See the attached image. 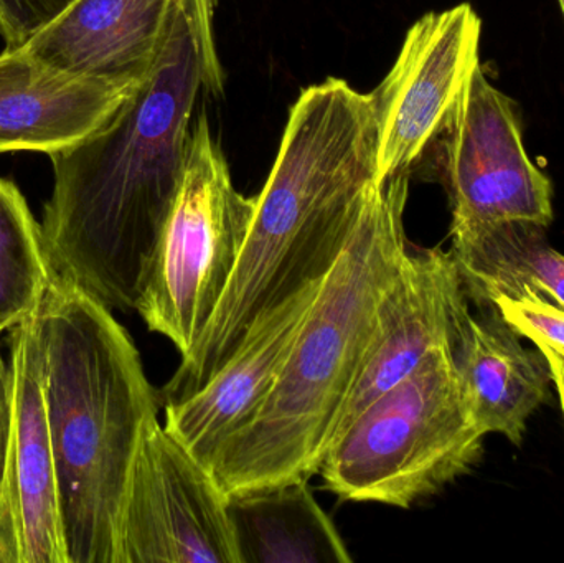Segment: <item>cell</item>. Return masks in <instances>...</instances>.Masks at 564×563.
Wrapping results in <instances>:
<instances>
[{
	"label": "cell",
	"mask_w": 564,
	"mask_h": 563,
	"mask_svg": "<svg viewBox=\"0 0 564 563\" xmlns=\"http://www.w3.org/2000/svg\"><path fill=\"white\" fill-rule=\"evenodd\" d=\"M482 20L470 3L421 17L373 93L378 185L411 174L479 65Z\"/></svg>",
	"instance_id": "cell-9"
},
{
	"label": "cell",
	"mask_w": 564,
	"mask_h": 563,
	"mask_svg": "<svg viewBox=\"0 0 564 563\" xmlns=\"http://www.w3.org/2000/svg\"><path fill=\"white\" fill-rule=\"evenodd\" d=\"M50 283L40 224L19 187L0 177V336L39 307Z\"/></svg>",
	"instance_id": "cell-18"
},
{
	"label": "cell",
	"mask_w": 564,
	"mask_h": 563,
	"mask_svg": "<svg viewBox=\"0 0 564 563\" xmlns=\"http://www.w3.org/2000/svg\"><path fill=\"white\" fill-rule=\"evenodd\" d=\"M411 174L378 185L347 247L325 274L280 379L210 465L227 496L311 481L377 327L378 307L410 250Z\"/></svg>",
	"instance_id": "cell-3"
},
{
	"label": "cell",
	"mask_w": 564,
	"mask_h": 563,
	"mask_svg": "<svg viewBox=\"0 0 564 563\" xmlns=\"http://www.w3.org/2000/svg\"><path fill=\"white\" fill-rule=\"evenodd\" d=\"M378 145L370 95L338 78L301 93L227 293L200 340L158 390L161 407L198 392L264 311L332 270L378 187Z\"/></svg>",
	"instance_id": "cell-2"
},
{
	"label": "cell",
	"mask_w": 564,
	"mask_h": 563,
	"mask_svg": "<svg viewBox=\"0 0 564 563\" xmlns=\"http://www.w3.org/2000/svg\"><path fill=\"white\" fill-rule=\"evenodd\" d=\"M257 197L235 187L227 158L198 115L184 181L152 255L135 313L181 356L200 340L227 293Z\"/></svg>",
	"instance_id": "cell-6"
},
{
	"label": "cell",
	"mask_w": 564,
	"mask_h": 563,
	"mask_svg": "<svg viewBox=\"0 0 564 563\" xmlns=\"http://www.w3.org/2000/svg\"><path fill=\"white\" fill-rule=\"evenodd\" d=\"M13 397L10 367L0 354V508L9 502V462L12 442Z\"/></svg>",
	"instance_id": "cell-21"
},
{
	"label": "cell",
	"mask_w": 564,
	"mask_h": 563,
	"mask_svg": "<svg viewBox=\"0 0 564 563\" xmlns=\"http://www.w3.org/2000/svg\"><path fill=\"white\" fill-rule=\"evenodd\" d=\"M470 314L469 296L451 251L408 250L378 307L377 327L330 443L433 350H453Z\"/></svg>",
	"instance_id": "cell-10"
},
{
	"label": "cell",
	"mask_w": 564,
	"mask_h": 563,
	"mask_svg": "<svg viewBox=\"0 0 564 563\" xmlns=\"http://www.w3.org/2000/svg\"><path fill=\"white\" fill-rule=\"evenodd\" d=\"M421 169L446 188L453 241L506 221L550 227L555 218L553 184L527 151L519 105L480 63L414 171Z\"/></svg>",
	"instance_id": "cell-7"
},
{
	"label": "cell",
	"mask_w": 564,
	"mask_h": 563,
	"mask_svg": "<svg viewBox=\"0 0 564 563\" xmlns=\"http://www.w3.org/2000/svg\"><path fill=\"white\" fill-rule=\"evenodd\" d=\"M175 0H75L22 46L76 78L139 83L161 50Z\"/></svg>",
	"instance_id": "cell-14"
},
{
	"label": "cell",
	"mask_w": 564,
	"mask_h": 563,
	"mask_svg": "<svg viewBox=\"0 0 564 563\" xmlns=\"http://www.w3.org/2000/svg\"><path fill=\"white\" fill-rule=\"evenodd\" d=\"M479 310L460 329L454 362L480 432L520 445L530 416L549 400L552 366L539 347L523 346L496 306Z\"/></svg>",
	"instance_id": "cell-15"
},
{
	"label": "cell",
	"mask_w": 564,
	"mask_h": 563,
	"mask_svg": "<svg viewBox=\"0 0 564 563\" xmlns=\"http://www.w3.org/2000/svg\"><path fill=\"white\" fill-rule=\"evenodd\" d=\"M533 221H506L453 241L467 296L477 307L499 297H540L564 310V255Z\"/></svg>",
	"instance_id": "cell-17"
},
{
	"label": "cell",
	"mask_w": 564,
	"mask_h": 563,
	"mask_svg": "<svg viewBox=\"0 0 564 563\" xmlns=\"http://www.w3.org/2000/svg\"><path fill=\"white\" fill-rule=\"evenodd\" d=\"M546 359H549L550 366H552L553 383L556 387V393H558L560 405H562L564 416V359L562 356L550 349V347L543 346V344H535Z\"/></svg>",
	"instance_id": "cell-23"
},
{
	"label": "cell",
	"mask_w": 564,
	"mask_h": 563,
	"mask_svg": "<svg viewBox=\"0 0 564 563\" xmlns=\"http://www.w3.org/2000/svg\"><path fill=\"white\" fill-rule=\"evenodd\" d=\"M322 280L264 311L198 392L164 407L165 430L207 468L221 445L253 419L270 396Z\"/></svg>",
	"instance_id": "cell-11"
},
{
	"label": "cell",
	"mask_w": 564,
	"mask_h": 563,
	"mask_svg": "<svg viewBox=\"0 0 564 563\" xmlns=\"http://www.w3.org/2000/svg\"><path fill=\"white\" fill-rule=\"evenodd\" d=\"M218 0H175L154 65L98 131L50 155L40 224L50 277L109 310L134 311L184 181L195 122L220 95Z\"/></svg>",
	"instance_id": "cell-1"
},
{
	"label": "cell",
	"mask_w": 564,
	"mask_h": 563,
	"mask_svg": "<svg viewBox=\"0 0 564 563\" xmlns=\"http://www.w3.org/2000/svg\"><path fill=\"white\" fill-rule=\"evenodd\" d=\"M507 323L525 339L543 344L564 359V310L540 297L509 300L499 297L494 303Z\"/></svg>",
	"instance_id": "cell-19"
},
{
	"label": "cell",
	"mask_w": 564,
	"mask_h": 563,
	"mask_svg": "<svg viewBox=\"0 0 564 563\" xmlns=\"http://www.w3.org/2000/svg\"><path fill=\"white\" fill-rule=\"evenodd\" d=\"M35 311L13 327L10 337L13 420L9 499L19 532L20 563H68Z\"/></svg>",
	"instance_id": "cell-12"
},
{
	"label": "cell",
	"mask_w": 564,
	"mask_h": 563,
	"mask_svg": "<svg viewBox=\"0 0 564 563\" xmlns=\"http://www.w3.org/2000/svg\"><path fill=\"white\" fill-rule=\"evenodd\" d=\"M240 563H348L347 544L308 481L228 496Z\"/></svg>",
	"instance_id": "cell-16"
},
{
	"label": "cell",
	"mask_w": 564,
	"mask_h": 563,
	"mask_svg": "<svg viewBox=\"0 0 564 563\" xmlns=\"http://www.w3.org/2000/svg\"><path fill=\"white\" fill-rule=\"evenodd\" d=\"M116 563H240L228 496L152 416L122 501Z\"/></svg>",
	"instance_id": "cell-8"
},
{
	"label": "cell",
	"mask_w": 564,
	"mask_h": 563,
	"mask_svg": "<svg viewBox=\"0 0 564 563\" xmlns=\"http://www.w3.org/2000/svg\"><path fill=\"white\" fill-rule=\"evenodd\" d=\"M484 435L453 350H433L325 450L317 475L341 501L410 509L467 475Z\"/></svg>",
	"instance_id": "cell-5"
},
{
	"label": "cell",
	"mask_w": 564,
	"mask_h": 563,
	"mask_svg": "<svg viewBox=\"0 0 564 563\" xmlns=\"http://www.w3.org/2000/svg\"><path fill=\"white\" fill-rule=\"evenodd\" d=\"M141 83V82H139ZM139 83L65 75L23 48L0 53V154L53 155L106 124Z\"/></svg>",
	"instance_id": "cell-13"
},
{
	"label": "cell",
	"mask_w": 564,
	"mask_h": 563,
	"mask_svg": "<svg viewBox=\"0 0 564 563\" xmlns=\"http://www.w3.org/2000/svg\"><path fill=\"white\" fill-rule=\"evenodd\" d=\"M0 563H20L19 532L10 501L0 508Z\"/></svg>",
	"instance_id": "cell-22"
},
{
	"label": "cell",
	"mask_w": 564,
	"mask_h": 563,
	"mask_svg": "<svg viewBox=\"0 0 564 563\" xmlns=\"http://www.w3.org/2000/svg\"><path fill=\"white\" fill-rule=\"evenodd\" d=\"M68 563H116L118 528L145 423L158 416L128 331L109 307L52 281L35 311Z\"/></svg>",
	"instance_id": "cell-4"
},
{
	"label": "cell",
	"mask_w": 564,
	"mask_h": 563,
	"mask_svg": "<svg viewBox=\"0 0 564 563\" xmlns=\"http://www.w3.org/2000/svg\"><path fill=\"white\" fill-rule=\"evenodd\" d=\"M75 0H0V35L6 50H19L58 19Z\"/></svg>",
	"instance_id": "cell-20"
},
{
	"label": "cell",
	"mask_w": 564,
	"mask_h": 563,
	"mask_svg": "<svg viewBox=\"0 0 564 563\" xmlns=\"http://www.w3.org/2000/svg\"><path fill=\"white\" fill-rule=\"evenodd\" d=\"M560 2V7H562V12H563V17H564V0H558Z\"/></svg>",
	"instance_id": "cell-24"
}]
</instances>
